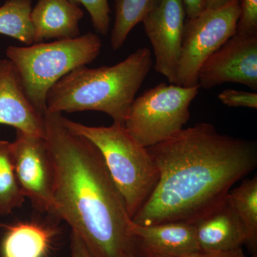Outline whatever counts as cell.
Masks as SVG:
<instances>
[{
    "mask_svg": "<svg viewBox=\"0 0 257 257\" xmlns=\"http://www.w3.org/2000/svg\"><path fill=\"white\" fill-rule=\"evenodd\" d=\"M32 0H7L0 7V35L25 44H34Z\"/></svg>",
    "mask_w": 257,
    "mask_h": 257,
    "instance_id": "cell-18",
    "label": "cell"
},
{
    "mask_svg": "<svg viewBox=\"0 0 257 257\" xmlns=\"http://www.w3.org/2000/svg\"><path fill=\"white\" fill-rule=\"evenodd\" d=\"M233 1L235 0H205V8L206 9L220 8Z\"/></svg>",
    "mask_w": 257,
    "mask_h": 257,
    "instance_id": "cell-26",
    "label": "cell"
},
{
    "mask_svg": "<svg viewBox=\"0 0 257 257\" xmlns=\"http://www.w3.org/2000/svg\"><path fill=\"white\" fill-rule=\"evenodd\" d=\"M125 257H138V256H136V255L130 254V255H127V256H126Z\"/></svg>",
    "mask_w": 257,
    "mask_h": 257,
    "instance_id": "cell-27",
    "label": "cell"
},
{
    "mask_svg": "<svg viewBox=\"0 0 257 257\" xmlns=\"http://www.w3.org/2000/svg\"><path fill=\"white\" fill-rule=\"evenodd\" d=\"M84 15L80 7L69 0H38L31 13L34 43L79 37V23Z\"/></svg>",
    "mask_w": 257,
    "mask_h": 257,
    "instance_id": "cell-14",
    "label": "cell"
},
{
    "mask_svg": "<svg viewBox=\"0 0 257 257\" xmlns=\"http://www.w3.org/2000/svg\"><path fill=\"white\" fill-rule=\"evenodd\" d=\"M101 46L99 35L88 32L49 43L10 46L6 56L18 69L29 100L44 116L47 94L52 86L73 69L92 63L100 54Z\"/></svg>",
    "mask_w": 257,
    "mask_h": 257,
    "instance_id": "cell-5",
    "label": "cell"
},
{
    "mask_svg": "<svg viewBox=\"0 0 257 257\" xmlns=\"http://www.w3.org/2000/svg\"><path fill=\"white\" fill-rule=\"evenodd\" d=\"M11 146L15 172L24 195L40 212L54 214L55 173L45 138L17 131Z\"/></svg>",
    "mask_w": 257,
    "mask_h": 257,
    "instance_id": "cell-8",
    "label": "cell"
},
{
    "mask_svg": "<svg viewBox=\"0 0 257 257\" xmlns=\"http://www.w3.org/2000/svg\"><path fill=\"white\" fill-rule=\"evenodd\" d=\"M43 116L29 100L14 64L0 59V124L45 138Z\"/></svg>",
    "mask_w": 257,
    "mask_h": 257,
    "instance_id": "cell-11",
    "label": "cell"
},
{
    "mask_svg": "<svg viewBox=\"0 0 257 257\" xmlns=\"http://www.w3.org/2000/svg\"><path fill=\"white\" fill-rule=\"evenodd\" d=\"M219 100L229 107L257 109V93L245 92L234 89H224L218 95Z\"/></svg>",
    "mask_w": 257,
    "mask_h": 257,
    "instance_id": "cell-22",
    "label": "cell"
},
{
    "mask_svg": "<svg viewBox=\"0 0 257 257\" xmlns=\"http://www.w3.org/2000/svg\"><path fill=\"white\" fill-rule=\"evenodd\" d=\"M185 13L182 0H162L143 23L155 55L157 72L177 84Z\"/></svg>",
    "mask_w": 257,
    "mask_h": 257,
    "instance_id": "cell-10",
    "label": "cell"
},
{
    "mask_svg": "<svg viewBox=\"0 0 257 257\" xmlns=\"http://www.w3.org/2000/svg\"><path fill=\"white\" fill-rule=\"evenodd\" d=\"M153 64L143 47L114 66H81L55 83L47 94L46 112L98 111L124 124L130 106Z\"/></svg>",
    "mask_w": 257,
    "mask_h": 257,
    "instance_id": "cell-3",
    "label": "cell"
},
{
    "mask_svg": "<svg viewBox=\"0 0 257 257\" xmlns=\"http://www.w3.org/2000/svg\"><path fill=\"white\" fill-rule=\"evenodd\" d=\"M239 0L218 8L205 9L184 24L177 84L199 85L198 74L204 62L236 32Z\"/></svg>",
    "mask_w": 257,
    "mask_h": 257,
    "instance_id": "cell-7",
    "label": "cell"
},
{
    "mask_svg": "<svg viewBox=\"0 0 257 257\" xmlns=\"http://www.w3.org/2000/svg\"><path fill=\"white\" fill-rule=\"evenodd\" d=\"M244 226L246 242L251 257L257 256V177L245 179L227 197Z\"/></svg>",
    "mask_w": 257,
    "mask_h": 257,
    "instance_id": "cell-16",
    "label": "cell"
},
{
    "mask_svg": "<svg viewBox=\"0 0 257 257\" xmlns=\"http://www.w3.org/2000/svg\"><path fill=\"white\" fill-rule=\"evenodd\" d=\"M199 88L165 82L157 84L135 98L126 115L125 128L146 148L165 141L188 122L189 106Z\"/></svg>",
    "mask_w": 257,
    "mask_h": 257,
    "instance_id": "cell-6",
    "label": "cell"
},
{
    "mask_svg": "<svg viewBox=\"0 0 257 257\" xmlns=\"http://www.w3.org/2000/svg\"><path fill=\"white\" fill-rule=\"evenodd\" d=\"M70 257H94L77 234L72 232L70 237Z\"/></svg>",
    "mask_w": 257,
    "mask_h": 257,
    "instance_id": "cell-23",
    "label": "cell"
},
{
    "mask_svg": "<svg viewBox=\"0 0 257 257\" xmlns=\"http://www.w3.org/2000/svg\"><path fill=\"white\" fill-rule=\"evenodd\" d=\"M62 116H43L55 173L54 215L69 225L94 257L136 255L133 219L101 152L66 126Z\"/></svg>",
    "mask_w": 257,
    "mask_h": 257,
    "instance_id": "cell-2",
    "label": "cell"
},
{
    "mask_svg": "<svg viewBox=\"0 0 257 257\" xmlns=\"http://www.w3.org/2000/svg\"><path fill=\"white\" fill-rule=\"evenodd\" d=\"M158 183L133 218L143 226L194 223L221 205L231 187L257 165L256 142L219 133L202 122L147 147Z\"/></svg>",
    "mask_w": 257,
    "mask_h": 257,
    "instance_id": "cell-1",
    "label": "cell"
},
{
    "mask_svg": "<svg viewBox=\"0 0 257 257\" xmlns=\"http://www.w3.org/2000/svg\"><path fill=\"white\" fill-rule=\"evenodd\" d=\"M240 16L236 34L257 35V0H239Z\"/></svg>",
    "mask_w": 257,
    "mask_h": 257,
    "instance_id": "cell-21",
    "label": "cell"
},
{
    "mask_svg": "<svg viewBox=\"0 0 257 257\" xmlns=\"http://www.w3.org/2000/svg\"><path fill=\"white\" fill-rule=\"evenodd\" d=\"M25 198L15 172L11 143L0 140V216L21 207Z\"/></svg>",
    "mask_w": 257,
    "mask_h": 257,
    "instance_id": "cell-19",
    "label": "cell"
},
{
    "mask_svg": "<svg viewBox=\"0 0 257 257\" xmlns=\"http://www.w3.org/2000/svg\"><path fill=\"white\" fill-rule=\"evenodd\" d=\"M138 257H175L201 251L194 224L167 222L130 226Z\"/></svg>",
    "mask_w": 257,
    "mask_h": 257,
    "instance_id": "cell-12",
    "label": "cell"
},
{
    "mask_svg": "<svg viewBox=\"0 0 257 257\" xmlns=\"http://www.w3.org/2000/svg\"><path fill=\"white\" fill-rule=\"evenodd\" d=\"M54 232L35 222H18L8 227L2 243L3 257H45Z\"/></svg>",
    "mask_w": 257,
    "mask_h": 257,
    "instance_id": "cell-15",
    "label": "cell"
},
{
    "mask_svg": "<svg viewBox=\"0 0 257 257\" xmlns=\"http://www.w3.org/2000/svg\"><path fill=\"white\" fill-rule=\"evenodd\" d=\"M84 7L91 18L93 27L97 33L106 35L110 27V8L108 0H69Z\"/></svg>",
    "mask_w": 257,
    "mask_h": 257,
    "instance_id": "cell-20",
    "label": "cell"
},
{
    "mask_svg": "<svg viewBox=\"0 0 257 257\" xmlns=\"http://www.w3.org/2000/svg\"><path fill=\"white\" fill-rule=\"evenodd\" d=\"M158 257V256H147ZM175 257H247L243 251L242 248L234 251H224V252H207V251H199L197 252L189 253L183 256Z\"/></svg>",
    "mask_w": 257,
    "mask_h": 257,
    "instance_id": "cell-25",
    "label": "cell"
},
{
    "mask_svg": "<svg viewBox=\"0 0 257 257\" xmlns=\"http://www.w3.org/2000/svg\"><path fill=\"white\" fill-rule=\"evenodd\" d=\"M227 82L257 90V35L235 34L200 67L199 87L210 89Z\"/></svg>",
    "mask_w": 257,
    "mask_h": 257,
    "instance_id": "cell-9",
    "label": "cell"
},
{
    "mask_svg": "<svg viewBox=\"0 0 257 257\" xmlns=\"http://www.w3.org/2000/svg\"><path fill=\"white\" fill-rule=\"evenodd\" d=\"M62 120L66 126L88 139L101 152L133 219L151 197L160 177L147 148L140 145L120 123L90 126L64 116Z\"/></svg>",
    "mask_w": 257,
    "mask_h": 257,
    "instance_id": "cell-4",
    "label": "cell"
},
{
    "mask_svg": "<svg viewBox=\"0 0 257 257\" xmlns=\"http://www.w3.org/2000/svg\"><path fill=\"white\" fill-rule=\"evenodd\" d=\"M182 3L187 19L199 16L206 9L205 0H182Z\"/></svg>",
    "mask_w": 257,
    "mask_h": 257,
    "instance_id": "cell-24",
    "label": "cell"
},
{
    "mask_svg": "<svg viewBox=\"0 0 257 257\" xmlns=\"http://www.w3.org/2000/svg\"><path fill=\"white\" fill-rule=\"evenodd\" d=\"M162 0H114V23L110 43L113 50L124 45L132 30L143 23L147 15L155 9Z\"/></svg>",
    "mask_w": 257,
    "mask_h": 257,
    "instance_id": "cell-17",
    "label": "cell"
},
{
    "mask_svg": "<svg viewBox=\"0 0 257 257\" xmlns=\"http://www.w3.org/2000/svg\"><path fill=\"white\" fill-rule=\"evenodd\" d=\"M201 251L224 252L242 248L246 242L244 226L228 199L194 223Z\"/></svg>",
    "mask_w": 257,
    "mask_h": 257,
    "instance_id": "cell-13",
    "label": "cell"
}]
</instances>
